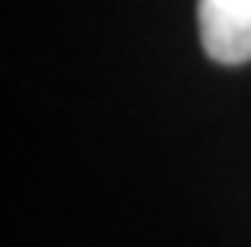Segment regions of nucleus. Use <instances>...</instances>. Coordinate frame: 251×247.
I'll return each instance as SVG.
<instances>
[{
	"mask_svg": "<svg viewBox=\"0 0 251 247\" xmlns=\"http://www.w3.org/2000/svg\"><path fill=\"white\" fill-rule=\"evenodd\" d=\"M200 41L222 67L251 59V0H200Z\"/></svg>",
	"mask_w": 251,
	"mask_h": 247,
	"instance_id": "f257e3e1",
	"label": "nucleus"
}]
</instances>
